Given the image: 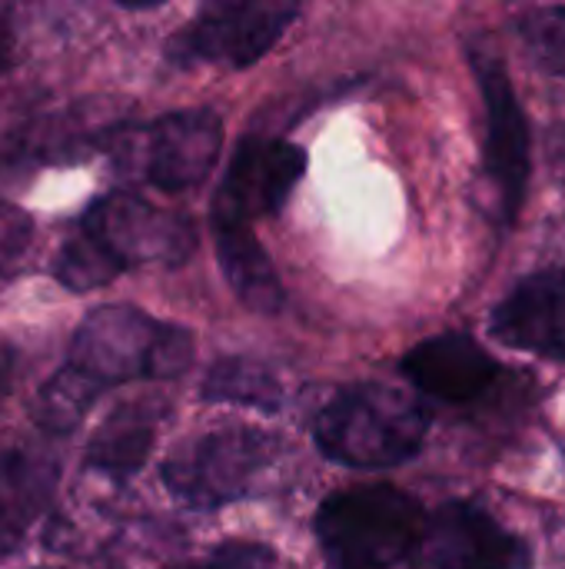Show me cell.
<instances>
[{
    "instance_id": "obj_1",
    "label": "cell",
    "mask_w": 565,
    "mask_h": 569,
    "mask_svg": "<svg viewBox=\"0 0 565 569\" xmlns=\"http://www.w3.org/2000/svg\"><path fill=\"white\" fill-rule=\"evenodd\" d=\"M193 243L190 220L117 190L87 207L53 260V277L73 293H90L140 263L176 267L193 253Z\"/></svg>"
},
{
    "instance_id": "obj_2",
    "label": "cell",
    "mask_w": 565,
    "mask_h": 569,
    "mask_svg": "<svg viewBox=\"0 0 565 569\" xmlns=\"http://www.w3.org/2000/svg\"><path fill=\"white\" fill-rule=\"evenodd\" d=\"M426 513L396 487L340 490L316 510L326 569H423Z\"/></svg>"
},
{
    "instance_id": "obj_3",
    "label": "cell",
    "mask_w": 565,
    "mask_h": 569,
    "mask_svg": "<svg viewBox=\"0 0 565 569\" xmlns=\"http://www.w3.org/2000/svg\"><path fill=\"white\" fill-rule=\"evenodd\" d=\"M426 433V407L413 393L386 383H356L340 390L313 423L320 453L353 470L403 467L423 450Z\"/></svg>"
},
{
    "instance_id": "obj_4",
    "label": "cell",
    "mask_w": 565,
    "mask_h": 569,
    "mask_svg": "<svg viewBox=\"0 0 565 569\" xmlns=\"http://www.w3.org/2000/svg\"><path fill=\"white\" fill-rule=\"evenodd\" d=\"M67 363L100 390L133 380H173L193 363V337L137 307L110 303L80 320Z\"/></svg>"
},
{
    "instance_id": "obj_5",
    "label": "cell",
    "mask_w": 565,
    "mask_h": 569,
    "mask_svg": "<svg viewBox=\"0 0 565 569\" xmlns=\"http://www.w3.org/2000/svg\"><path fill=\"white\" fill-rule=\"evenodd\" d=\"M280 457V437L256 427H226L176 447L160 480L190 510H216L253 497Z\"/></svg>"
},
{
    "instance_id": "obj_6",
    "label": "cell",
    "mask_w": 565,
    "mask_h": 569,
    "mask_svg": "<svg viewBox=\"0 0 565 569\" xmlns=\"http://www.w3.org/2000/svg\"><path fill=\"white\" fill-rule=\"evenodd\" d=\"M296 0H213L170 43L176 63L250 67L283 37Z\"/></svg>"
},
{
    "instance_id": "obj_7",
    "label": "cell",
    "mask_w": 565,
    "mask_h": 569,
    "mask_svg": "<svg viewBox=\"0 0 565 569\" xmlns=\"http://www.w3.org/2000/svg\"><path fill=\"white\" fill-rule=\"evenodd\" d=\"M223 123L213 110L193 107L167 113L137 133L130 150L137 173L157 190H190L203 183L220 157Z\"/></svg>"
},
{
    "instance_id": "obj_8",
    "label": "cell",
    "mask_w": 565,
    "mask_h": 569,
    "mask_svg": "<svg viewBox=\"0 0 565 569\" xmlns=\"http://www.w3.org/2000/svg\"><path fill=\"white\" fill-rule=\"evenodd\" d=\"M306 170V153L290 140L250 137L236 147L213 197V223H246L273 217Z\"/></svg>"
},
{
    "instance_id": "obj_9",
    "label": "cell",
    "mask_w": 565,
    "mask_h": 569,
    "mask_svg": "<svg viewBox=\"0 0 565 569\" xmlns=\"http://www.w3.org/2000/svg\"><path fill=\"white\" fill-rule=\"evenodd\" d=\"M473 67L486 103V173L500 190L503 213L513 217L529 187V123L506 67L483 50L473 53Z\"/></svg>"
},
{
    "instance_id": "obj_10",
    "label": "cell",
    "mask_w": 565,
    "mask_h": 569,
    "mask_svg": "<svg viewBox=\"0 0 565 569\" xmlns=\"http://www.w3.org/2000/svg\"><path fill=\"white\" fill-rule=\"evenodd\" d=\"M426 563L433 569H529L533 550L483 507L450 500L426 523Z\"/></svg>"
},
{
    "instance_id": "obj_11",
    "label": "cell",
    "mask_w": 565,
    "mask_h": 569,
    "mask_svg": "<svg viewBox=\"0 0 565 569\" xmlns=\"http://www.w3.org/2000/svg\"><path fill=\"white\" fill-rule=\"evenodd\" d=\"M490 330L500 343L536 353L546 360H565V273L543 270L513 287L493 310Z\"/></svg>"
},
{
    "instance_id": "obj_12",
    "label": "cell",
    "mask_w": 565,
    "mask_h": 569,
    "mask_svg": "<svg viewBox=\"0 0 565 569\" xmlns=\"http://www.w3.org/2000/svg\"><path fill=\"white\" fill-rule=\"evenodd\" d=\"M406 380L443 403H473L500 377V363L466 333H443L423 340L403 357Z\"/></svg>"
},
{
    "instance_id": "obj_13",
    "label": "cell",
    "mask_w": 565,
    "mask_h": 569,
    "mask_svg": "<svg viewBox=\"0 0 565 569\" xmlns=\"http://www.w3.org/2000/svg\"><path fill=\"white\" fill-rule=\"evenodd\" d=\"M60 467L40 447L0 453V553H13L53 500Z\"/></svg>"
},
{
    "instance_id": "obj_14",
    "label": "cell",
    "mask_w": 565,
    "mask_h": 569,
    "mask_svg": "<svg viewBox=\"0 0 565 569\" xmlns=\"http://www.w3.org/2000/svg\"><path fill=\"white\" fill-rule=\"evenodd\" d=\"M163 410L157 403H127L113 410L87 443V467L113 483L137 477L157 443Z\"/></svg>"
},
{
    "instance_id": "obj_15",
    "label": "cell",
    "mask_w": 565,
    "mask_h": 569,
    "mask_svg": "<svg viewBox=\"0 0 565 569\" xmlns=\"http://www.w3.org/2000/svg\"><path fill=\"white\" fill-rule=\"evenodd\" d=\"M213 237H216V257H220L223 277L233 287V293L240 297V303L263 317L280 313L283 300H286L283 283L273 270L270 253L260 247L253 227L213 223Z\"/></svg>"
},
{
    "instance_id": "obj_16",
    "label": "cell",
    "mask_w": 565,
    "mask_h": 569,
    "mask_svg": "<svg viewBox=\"0 0 565 569\" xmlns=\"http://www.w3.org/2000/svg\"><path fill=\"white\" fill-rule=\"evenodd\" d=\"M203 400L276 413L283 407V387L266 367H260L253 360L230 357V360H220L210 367V373L203 380Z\"/></svg>"
},
{
    "instance_id": "obj_17",
    "label": "cell",
    "mask_w": 565,
    "mask_h": 569,
    "mask_svg": "<svg viewBox=\"0 0 565 569\" xmlns=\"http://www.w3.org/2000/svg\"><path fill=\"white\" fill-rule=\"evenodd\" d=\"M100 387L93 380H87L80 370H73L70 363H63L40 390L37 397V423L50 433V437H63L73 433L80 427V420L90 413V407L100 400Z\"/></svg>"
},
{
    "instance_id": "obj_18",
    "label": "cell",
    "mask_w": 565,
    "mask_h": 569,
    "mask_svg": "<svg viewBox=\"0 0 565 569\" xmlns=\"http://www.w3.org/2000/svg\"><path fill=\"white\" fill-rule=\"evenodd\" d=\"M516 37L526 57L553 77H565V7L529 10L516 23Z\"/></svg>"
},
{
    "instance_id": "obj_19",
    "label": "cell",
    "mask_w": 565,
    "mask_h": 569,
    "mask_svg": "<svg viewBox=\"0 0 565 569\" xmlns=\"http://www.w3.org/2000/svg\"><path fill=\"white\" fill-rule=\"evenodd\" d=\"M173 569H276V553L263 543H223L203 560Z\"/></svg>"
},
{
    "instance_id": "obj_20",
    "label": "cell",
    "mask_w": 565,
    "mask_h": 569,
    "mask_svg": "<svg viewBox=\"0 0 565 569\" xmlns=\"http://www.w3.org/2000/svg\"><path fill=\"white\" fill-rule=\"evenodd\" d=\"M13 363H17V353L10 343H0V397L7 393L10 380H13Z\"/></svg>"
},
{
    "instance_id": "obj_21",
    "label": "cell",
    "mask_w": 565,
    "mask_h": 569,
    "mask_svg": "<svg viewBox=\"0 0 565 569\" xmlns=\"http://www.w3.org/2000/svg\"><path fill=\"white\" fill-rule=\"evenodd\" d=\"M113 3H120V7H127V10H147V7H157V3H163V0H113Z\"/></svg>"
}]
</instances>
